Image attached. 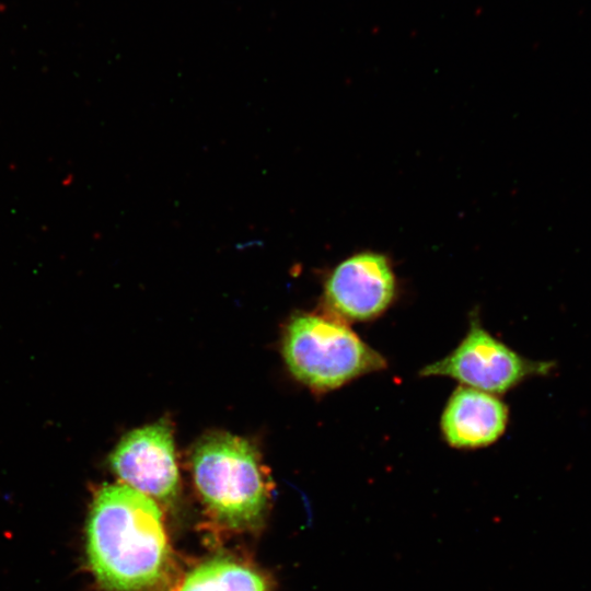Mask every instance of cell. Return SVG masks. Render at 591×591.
<instances>
[{
    "label": "cell",
    "mask_w": 591,
    "mask_h": 591,
    "mask_svg": "<svg viewBox=\"0 0 591 591\" xmlns=\"http://www.w3.org/2000/svg\"><path fill=\"white\" fill-rule=\"evenodd\" d=\"M86 538L90 567L108 591H150L166 576L171 552L161 510L126 484L95 494Z\"/></svg>",
    "instance_id": "obj_1"
},
{
    "label": "cell",
    "mask_w": 591,
    "mask_h": 591,
    "mask_svg": "<svg viewBox=\"0 0 591 591\" xmlns=\"http://www.w3.org/2000/svg\"><path fill=\"white\" fill-rule=\"evenodd\" d=\"M190 462L198 494L213 518L235 530L260 523L271 486L250 441L227 432L208 433L195 443Z\"/></svg>",
    "instance_id": "obj_2"
},
{
    "label": "cell",
    "mask_w": 591,
    "mask_h": 591,
    "mask_svg": "<svg viewBox=\"0 0 591 591\" xmlns=\"http://www.w3.org/2000/svg\"><path fill=\"white\" fill-rule=\"evenodd\" d=\"M283 357L299 381L318 391L337 389L386 367V360L344 320L317 313L291 320L283 338Z\"/></svg>",
    "instance_id": "obj_3"
},
{
    "label": "cell",
    "mask_w": 591,
    "mask_h": 591,
    "mask_svg": "<svg viewBox=\"0 0 591 591\" xmlns=\"http://www.w3.org/2000/svg\"><path fill=\"white\" fill-rule=\"evenodd\" d=\"M552 367V362L533 361L517 354L473 318L459 346L421 369L420 375L449 376L467 387L499 394L529 376L549 372Z\"/></svg>",
    "instance_id": "obj_4"
},
{
    "label": "cell",
    "mask_w": 591,
    "mask_h": 591,
    "mask_svg": "<svg viewBox=\"0 0 591 591\" xmlns=\"http://www.w3.org/2000/svg\"><path fill=\"white\" fill-rule=\"evenodd\" d=\"M390 259L373 251L358 252L340 262L327 276L324 299L339 318L369 321L381 315L396 294Z\"/></svg>",
    "instance_id": "obj_5"
},
{
    "label": "cell",
    "mask_w": 591,
    "mask_h": 591,
    "mask_svg": "<svg viewBox=\"0 0 591 591\" xmlns=\"http://www.w3.org/2000/svg\"><path fill=\"white\" fill-rule=\"evenodd\" d=\"M118 478L138 491L163 503L178 494L179 476L172 430L155 422L126 434L109 457Z\"/></svg>",
    "instance_id": "obj_6"
},
{
    "label": "cell",
    "mask_w": 591,
    "mask_h": 591,
    "mask_svg": "<svg viewBox=\"0 0 591 591\" xmlns=\"http://www.w3.org/2000/svg\"><path fill=\"white\" fill-rule=\"evenodd\" d=\"M509 410L494 394L460 387L450 396L441 417L445 441L460 449L488 445L507 428Z\"/></svg>",
    "instance_id": "obj_7"
},
{
    "label": "cell",
    "mask_w": 591,
    "mask_h": 591,
    "mask_svg": "<svg viewBox=\"0 0 591 591\" xmlns=\"http://www.w3.org/2000/svg\"><path fill=\"white\" fill-rule=\"evenodd\" d=\"M177 591H268L253 568L230 558H215L189 571Z\"/></svg>",
    "instance_id": "obj_8"
}]
</instances>
